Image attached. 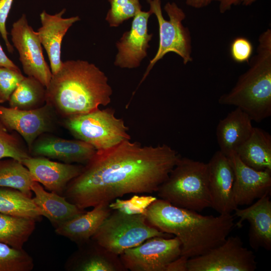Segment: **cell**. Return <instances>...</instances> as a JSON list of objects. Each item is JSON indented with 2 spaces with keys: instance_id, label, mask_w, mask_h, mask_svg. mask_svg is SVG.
Returning a JSON list of instances; mask_svg holds the SVG:
<instances>
[{
  "instance_id": "6da1fadb",
  "label": "cell",
  "mask_w": 271,
  "mask_h": 271,
  "mask_svg": "<svg viewBox=\"0 0 271 271\" xmlns=\"http://www.w3.org/2000/svg\"><path fill=\"white\" fill-rule=\"evenodd\" d=\"M181 156L165 144L143 146L124 141L96 151L80 174L67 185L65 197L85 210L126 194L156 193Z\"/></svg>"
},
{
  "instance_id": "7a4b0ae2",
  "label": "cell",
  "mask_w": 271,
  "mask_h": 271,
  "mask_svg": "<svg viewBox=\"0 0 271 271\" xmlns=\"http://www.w3.org/2000/svg\"><path fill=\"white\" fill-rule=\"evenodd\" d=\"M144 215L151 225L178 237L181 243V255L188 258L221 244L235 226L231 214L203 215L158 198L147 207Z\"/></svg>"
},
{
  "instance_id": "3957f363",
  "label": "cell",
  "mask_w": 271,
  "mask_h": 271,
  "mask_svg": "<svg viewBox=\"0 0 271 271\" xmlns=\"http://www.w3.org/2000/svg\"><path fill=\"white\" fill-rule=\"evenodd\" d=\"M112 93L107 77L95 65L68 60L52 74L46 87V103L65 119L107 106Z\"/></svg>"
},
{
  "instance_id": "277c9868",
  "label": "cell",
  "mask_w": 271,
  "mask_h": 271,
  "mask_svg": "<svg viewBox=\"0 0 271 271\" xmlns=\"http://www.w3.org/2000/svg\"><path fill=\"white\" fill-rule=\"evenodd\" d=\"M248 69L233 87L221 95L218 103L240 108L252 121L260 122L271 115V29L258 38L256 53L247 63Z\"/></svg>"
},
{
  "instance_id": "5b68a950",
  "label": "cell",
  "mask_w": 271,
  "mask_h": 271,
  "mask_svg": "<svg viewBox=\"0 0 271 271\" xmlns=\"http://www.w3.org/2000/svg\"><path fill=\"white\" fill-rule=\"evenodd\" d=\"M156 193L178 207L196 211L211 207L208 164L181 156Z\"/></svg>"
},
{
  "instance_id": "8992f818",
  "label": "cell",
  "mask_w": 271,
  "mask_h": 271,
  "mask_svg": "<svg viewBox=\"0 0 271 271\" xmlns=\"http://www.w3.org/2000/svg\"><path fill=\"white\" fill-rule=\"evenodd\" d=\"M156 236L169 238L173 235L151 225L143 214H129L113 210L91 239L107 250L120 255L126 249Z\"/></svg>"
},
{
  "instance_id": "52a82bcc",
  "label": "cell",
  "mask_w": 271,
  "mask_h": 271,
  "mask_svg": "<svg viewBox=\"0 0 271 271\" xmlns=\"http://www.w3.org/2000/svg\"><path fill=\"white\" fill-rule=\"evenodd\" d=\"M64 119L65 127L75 139L90 145L96 151L130 140L128 127L123 119L116 117L112 108H98Z\"/></svg>"
},
{
  "instance_id": "ba28073f",
  "label": "cell",
  "mask_w": 271,
  "mask_h": 271,
  "mask_svg": "<svg viewBox=\"0 0 271 271\" xmlns=\"http://www.w3.org/2000/svg\"><path fill=\"white\" fill-rule=\"evenodd\" d=\"M148 3L150 6V11L155 15L159 25V47L156 55L150 60L139 85L145 80L156 63L168 53L173 52L179 55L184 65L193 61L190 32L182 23L186 18L183 10L175 3L168 2L164 7L169 18L166 20L163 16L161 0H150Z\"/></svg>"
},
{
  "instance_id": "9c48e42d",
  "label": "cell",
  "mask_w": 271,
  "mask_h": 271,
  "mask_svg": "<svg viewBox=\"0 0 271 271\" xmlns=\"http://www.w3.org/2000/svg\"><path fill=\"white\" fill-rule=\"evenodd\" d=\"M256 266L253 252L237 235L228 236L219 246L187 260V271H254Z\"/></svg>"
},
{
  "instance_id": "30bf717a",
  "label": "cell",
  "mask_w": 271,
  "mask_h": 271,
  "mask_svg": "<svg viewBox=\"0 0 271 271\" xmlns=\"http://www.w3.org/2000/svg\"><path fill=\"white\" fill-rule=\"evenodd\" d=\"M181 255V243L178 237L156 236L126 249L119 257L127 270L166 271Z\"/></svg>"
},
{
  "instance_id": "8fae6325",
  "label": "cell",
  "mask_w": 271,
  "mask_h": 271,
  "mask_svg": "<svg viewBox=\"0 0 271 271\" xmlns=\"http://www.w3.org/2000/svg\"><path fill=\"white\" fill-rule=\"evenodd\" d=\"M11 35L24 73L37 79L46 88L52 73L45 60L38 33L29 25L25 14L13 24Z\"/></svg>"
},
{
  "instance_id": "7c38bea8",
  "label": "cell",
  "mask_w": 271,
  "mask_h": 271,
  "mask_svg": "<svg viewBox=\"0 0 271 271\" xmlns=\"http://www.w3.org/2000/svg\"><path fill=\"white\" fill-rule=\"evenodd\" d=\"M55 112L48 104L32 110H21L0 105V121L10 131L18 133L29 149L40 136L53 130Z\"/></svg>"
},
{
  "instance_id": "4fadbf2b",
  "label": "cell",
  "mask_w": 271,
  "mask_h": 271,
  "mask_svg": "<svg viewBox=\"0 0 271 271\" xmlns=\"http://www.w3.org/2000/svg\"><path fill=\"white\" fill-rule=\"evenodd\" d=\"M152 15L148 12H138L133 18L130 29L125 32L116 43L118 52L114 64L121 68H138L147 56L153 34L149 33L148 21Z\"/></svg>"
},
{
  "instance_id": "5bb4252c",
  "label": "cell",
  "mask_w": 271,
  "mask_h": 271,
  "mask_svg": "<svg viewBox=\"0 0 271 271\" xmlns=\"http://www.w3.org/2000/svg\"><path fill=\"white\" fill-rule=\"evenodd\" d=\"M208 164L211 206L219 214H229L238 208L233 195L234 176L228 158L219 150Z\"/></svg>"
},
{
  "instance_id": "9a60e30c",
  "label": "cell",
  "mask_w": 271,
  "mask_h": 271,
  "mask_svg": "<svg viewBox=\"0 0 271 271\" xmlns=\"http://www.w3.org/2000/svg\"><path fill=\"white\" fill-rule=\"evenodd\" d=\"M96 150L78 139L68 140L44 133L39 137L29 149L31 156L43 157L63 163L85 165Z\"/></svg>"
},
{
  "instance_id": "2e32d148",
  "label": "cell",
  "mask_w": 271,
  "mask_h": 271,
  "mask_svg": "<svg viewBox=\"0 0 271 271\" xmlns=\"http://www.w3.org/2000/svg\"><path fill=\"white\" fill-rule=\"evenodd\" d=\"M227 157L234 172L233 195L237 206L250 205L270 192V170L254 169L243 163L235 153Z\"/></svg>"
},
{
  "instance_id": "e0dca14e",
  "label": "cell",
  "mask_w": 271,
  "mask_h": 271,
  "mask_svg": "<svg viewBox=\"0 0 271 271\" xmlns=\"http://www.w3.org/2000/svg\"><path fill=\"white\" fill-rule=\"evenodd\" d=\"M34 181L46 189L61 194L69 183L81 172L83 166L53 161L43 157L30 156L22 161Z\"/></svg>"
},
{
  "instance_id": "ac0fdd59",
  "label": "cell",
  "mask_w": 271,
  "mask_h": 271,
  "mask_svg": "<svg viewBox=\"0 0 271 271\" xmlns=\"http://www.w3.org/2000/svg\"><path fill=\"white\" fill-rule=\"evenodd\" d=\"M270 193H265L254 203L244 209L237 208L234 215L239 218L235 226L241 227L244 221L249 224L248 241L256 250L271 249V201Z\"/></svg>"
},
{
  "instance_id": "d6986e66",
  "label": "cell",
  "mask_w": 271,
  "mask_h": 271,
  "mask_svg": "<svg viewBox=\"0 0 271 271\" xmlns=\"http://www.w3.org/2000/svg\"><path fill=\"white\" fill-rule=\"evenodd\" d=\"M66 12L51 15L43 11L40 15L41 27L37 31L42 45L45 49L50 63L52 74L56 73L62 64L61 59V45L63 39L69 29L80 20L79 16L63 18Z\"/></svg>"
},
{
  "instance_id": "ffe728a7",
  "label": "cell",
  "mask_w": 271,
  "mask_h": 271,
  "mask_svg": "<svg viewBox=\"0 0 271 271\" xmlns=\"http://www.w3.org/2000/svg\"><path fill=\"white\" fill-rule=\"evenodd\" d=\"M254 127L252 120L240 108H236L220 119L216 128L219 151L226 156L235 153L250 137Z\"/></svg>"
},
{
  "instance_id": "44dd1931",
  "label": "cell",
  "mask_w": 271,
  "mask_h": 271,
  "mask_svg": "<svg viewBox=\"0 0 271 271\" xmlns=\"http://www.w3.org/2000/svg\"><path fill=\"white\" fill-rule=\"evenodd\" d=\"M113 210L109 203H100L56 227L55 232L81 244L90 239Z\"/></svg>"
},
{
  "instance_id": "7402d4cb",
  "label": "cell",
  "mask_w": 271,
  "mask_h": 271,
  "mask_svg": "<svg viewBox=\"0 0 271 271\" xmlns=\"http://www.w3.org/2000/svg\"><path fill=\"white\" fill-rule=\"evenodd\" d=\"M31 190L34 193L33 200L42 215L49 219L55 227L85 212L76 205L53 192H48L34 181Z\"/></svg>"
},
{
  "instance_id": "603a6c76",
  "label": "cell",
  "mask_w": 271,
  "mask_h": 271,
  "mask_svg": "<svg viewBox=\"0 0 271 271\" xmlns=\"http://www.w3.org/2000/svg\"><path fill=\"white\" fill-rule=\"evenodd\" d=\"M72 261V269L78 271H126L119 255L101 246L91 239Z\"/></svg>"
},
{
  "instance_id": "cb8c5ba5",
  "label": "cell",
  "mask_w": 271,
  "mask_h": 271,
  "mask_svg": "<svg viewBox=\"0 0 271 271\" xmlns=\"http://www.w3.org/2000/svg\"><path fill=\"white\" fill-rule=\"evenodd\" d=\"M235 153L248 166L258 171H271V136L264 129L254 127L248 139Z\"/></svg>"
},
{
  "instance_id": "d4e9b609",
  "label": "cell",
  "mask_w": 271,
  "mask_h": 271,
  "mask_svg": "<svg viewBox=\"0 0 271 271\" xmlns=\"http://www.w3.org/2000/svg\"><path fill=\"white\" fill-rule=\"evenodd\" d=\"M0 213L36 221L42 216L31 197L18 190L7 187H0Z\"/></svg>"
},
{
  "instance_id": "484cf974",
  "label": "cell",
  "mask_w": 271,
  "mask_h": 271,
  "mask_svg": "<svg viewBox=\"0 0 271 271\" xmlns=\"http://www.w3.org/2000/svg\"><path fill=\"white\" fill-rule=\"evenodd\" d=\"M10 107L32 110L46 103V88L31 76L25 77L9 100Z\"/></svg>"
},
{
  "instance_id": "4316f807",
  "label": "cell",
  "mask_w": 271,
  "mask_h": 271,
  "mask_svg": "<svg viewBox=\"0 0 271 271\" xmlns=\"http://www.w3.org/2000/svg\"><path fill=\"white\" fill-rule=\"evenodd\" d=\"M36 220L0 213V242L22 249L35 228Z\"/></svg>"
},
{
  "instance_id": "83f0119b",
  "label": "cell",
  "mask_w": 271,
  "mask_h": 271,
  "mask_svg": "<svg viewBox=\"0 0 271 271\" xmlns=\"http://www.w3.org/2000/svg\"><path fill=\"white\" fill-rule=\"evenodd\" d=\"M28 169L22 162L13 158L0 160V187L15 189L32 197L34 182Z\"/></svg>"
},
{
  "instance_id": "f1b7e54d",
  "label": "cell",
  "mask_w": 271,
  "mask_h": 271,
  "mask_svg": "<svg viewBox=\"0 0 271 271\" xmlns=\"http://www.w3.org/2000/svg\"><path fill=\"white\" fill-rule=\"evenodd\" d=\"M34 265L32 258L23 248L0 242V271H30Z\"/></svg>"
},
{
  "instance_id": "f546056e",
  "label": "cell",
  "mask_w": 271,
  "mask_h": 271,
  "mask_svg": "<svg viewBox=\"0 0 271 271\" xmlns=\"http://www.w3.org/2000/svg\"><path fill=\"white\" fill-rule=\"evenodd\" d=\"M31 156L29 149L14 133H10L0 121V160L10 158L21 162Z\"/></svg>"
},
{
  "instance_id": "4dcf8cb0",
  "label": "cell",
  "mask_w": 271,
  "mask_h": 271,
  "mask_svg": "<svg viewBox=\"0 0 271 271\" xmlns=\"http://www.w3.org/2000/svg\"><path fill=\"white\" fill-rule=\"evenodd\" d=\"M110 8L105 20L110 27H117L124 21L133 18L142 10L139 0H108Z\"/></svg>"
},
{
  "instance_id": "1f68e13d",
  "label": "cell",
  "mask_w": 271,
  "mask_h": 271,
  "mask_svg": "<svg viewBox=\"0 0 271 271\" xmlns=\"http://www.w3.org/2000/svg\"><path fill=\"white\" fill-rule=\"evenodd\" d=\"M157 199L152 196H139L135 194L129 199L116 198L109 203L112 210H119L129 214H144L146 209Z\"/></svg>"
},
{
  "instance_id": "d6a6232c",
  "label": "cell",
  "mask_w": 271,
  "mask_h": 271,
  "mask_svg": "<svg viewBox=\"0 0 271 271\" xmlns=\"http://www.w3.org/2000/svg\"><path fill=\"white\" fill-rule=\"evenodd\" d=\"M25 77L20 69L0 67V103L9 101Z\"/></svg>"
},
{
  "instance_id": "836d02e7",
  "label": "cell",
  "mask_w": 271,
  "mask_h": 271,
  "mask_svg": "<svg viewBox=\"0 0 271 271\" xmlns=\"http://www.w3.org/2000/svg\"><path fill=\"white\" fill-rule=\"evenodd\" d=\"M253 50L252 43L245 37H236L230 45L231 56L237 63H248L252 56Z\"/></svg>"
},
{
  "instance_id": "e575fe53",
  "label": "cell",
  "mask_w": 271,
  "mask_h": 271,
  "mask_svg": "<svg viewBox=\"0 0 271 271\" xmlns=\"http://www.w3.org/2000/svg\"><path fill=\"white\" fill-rule=\"evenodd\" d=\"M14 0H0V35L5 41L9 52L14 51L13 45L8 39L6 22Z\"/></svg>"
},
{
  "instance_id": "d590c367",
  "label": "cell",
  "mask_w": 271,
  "mask_h": 271,
  "mask_svg": "<svg viewBox=\"0 0 271 271\" xmlns=\"http://www.w3.org/2000/svg\"><path fill=\"white\" fill-rule=\"evenodd\" d=\"M188 259L184 256H180L168 265L166 271H187Z\"/></svg>"
},
{
  "instance_id": "8d00e7d4",
  "label": "cell",
  "mask_w": 271,
  "mask_h": 271,
  "mask_svg": "<svg viewBox=\"0 0 271 271\" xmlns=\"http://www.w3.org/2000/svg\"><path fill=\"white\" fill-rule=\"evenodd\" d=\"M219 3V11L221 14L229 11L233 6L241 4V0H213Z\"/></svg>"
},
{
  "instance_id": "74e56055",
  "label": "cell",
  "mask_w": 271,
  "mask_h": 271,
  "mask_svg": "<svg viewBox=\"0 0 271 271\" xmlns=\"http://www.w3.org/2000/svg\"><path fill=\"white\" fill-rule=\"evenodd\" d=\"M0 67H5L16 70L19 68L7 56L0 44Z\"/></svg>"
},
{
  "instance_id": "f35d334b",
  "label": "cell",
  "mask_w": 271,
  "mask_h": 271,
  "mask_svg": "<svg viewBox=\"0 0 271 271\" xmlns=\"http://www.w3.org/2000/svg\"><path fill=\"white\" fill-rule=\"evenodd\" d=\"M213 0H185L188 6L194 9H202L209 6Z\"/></svg>"
},
{
  "instance_id": "ab89813d",
  "label": "cell",
  "mask_w": 271,
  "mask_h": 271,
  "mask_svg": "<svg viewBox=\"0 0 271 271\" xmlns=\"http://www.w3.org/2000/svg\"><path fill=\"white\" fill-rule=\"evenodd\" d=\"M257 0H241V4L244 6H249Z\"/></svg>"
},
{
  "instance_id": "60d3db41",
  "label": "cell",
  "mask_w": 271,
  "mask_h": 271,
  "mask_svg": "<svg viewBox=\"0 0 271 271\" xmlns=\"http://www.w3.org/2000/svg\"><path fill=\"white\" fill-rule=\"evenodd\" d=\"M147 2L148 3L150 0H147Z\"/></svg>"
}]
</instances>
